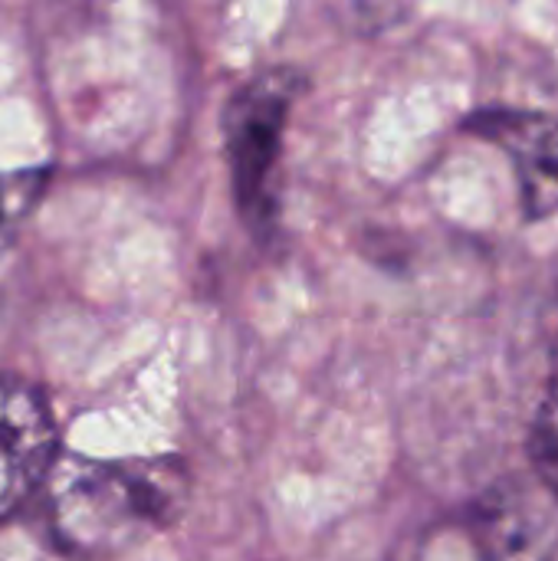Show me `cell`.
Wrapping results in <instances>:
<instances>
[{
  "label": "cell",
  "instance_id": "5b68a950",
  "mask_svg": "<svg viewBox=\"0 0 558 561\" xmlns=\"http://www.w3.org/2000/svg\"><path fill=\"white\" fill-rule=\"evenodd\" d=\"M474 128L513 158L529 214L558 210V118L543 112H487Z\"/></svg>",
  "mask_w": 558,
  "mask_h": 561
},
{
  "label": "cell",
  "instance_id": "277c9868",
  "mask_svg": "<svg viewBox=\"0 0 558 561\" xmlns=\"http://www.w3.org/2000/svg\"><path fill=\"white\" fill-rule=\"evenodd\" d=\"M56 470V421L46 394L0 375V523L10 519Z\"/></svg>",
  "mask_w": 558,
  "mask_h": 561
},
{
  "label": "cell",
  "instance_id": "3957f363",
  "mask_svg": "<svg viewBox=\"0 0 558 561\" xmlns=\"http://www.w3.org/2000/svg\"><path fill=\"white\" fill-rule=\"evenodd\" d=\"M474 533L487 561H558V490L536 473L493 483L477 503Z\"/></svg>",
  "mask_w": 558,
  "mask_h": 561
},
{
  "label": "cell",
  "instance_id": "8992f818",
  "mask_svg": "<svg viewBox=\"0 0 558 561\" xmlns=\"http://www.w3.org/2000/svg\"><path fill=\"white\" fill-rule=\"evenodd\" d=\"M39 178H0V227L16 220V214L30 204V197L36 194Z\"/></svg>",
  "mask_w": 558,
  "mask_h": 561
},
{
  "label": "cell",
  "instance_id": "6da1fadb",
  "mask_svg": "<svg viewBox=\"0 0 558 561\" xmlns=\"http://www.w3.org/2000/svg\"><path fill=\"white\" fill-rule=\"evenodd\" d=\"M49 533L66 556H115L164 529L184 477L171 460H62L49 477Z\"/></svg>",
  "mask_w": 558,
  "mask_h": 561
},
{
  "label": "cell",
  "instance_id": "7a4b0ae2",
  "mask_svg": "<svg viewBox=\"0 0 558 561\" xmlns=\"http://www.w3.org/2000/svg\"><path fill=\"white\" fill-rule=\"evenodd\" d=\"M296 99V76L286 69L250 79L227 108V154L237 204L247 220L270 217V178L276 168L283 125Z\"/></svg>",
  "mask_w": 558,
  "mask_h": 561
}]
</instances>
